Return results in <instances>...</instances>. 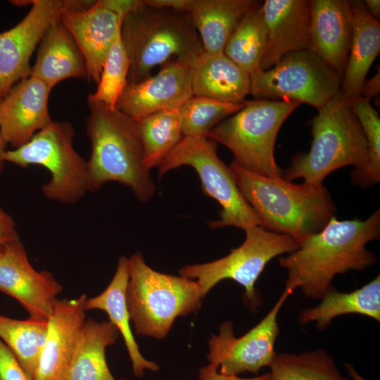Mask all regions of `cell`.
Returning <instances> with one entry per match:
<instances>
[{
  "label": "cell",
  "instance_id": "obj_25",
  "mask_svg": "<svg viewBox=\"0 0 380 380\" xmlns=\"http://www.w3.org/2000/svg\"><path fill=\"white\" fill-rule=\"evenodd\" d=\"M129 278V259L121 256L110 284L99 295L90 298H87L84 302V308L86 311L103 310L108 315L109 322L117 328L124 339L131 360L134 375L137 378H141L145 369L157 372L159 366L157 363L149 361L141 355L132 334L126 300Z\"/></svg>",
  "mask_w": 380,
  "mask_h": 380
},
{
  "label": "cell",
  "instance_id": "obj_35",
  "mask_svg": "<svg viewBox=\"0 0 380 380\" xmlns=\"http://www.w3.org/2000/svg\"><path fill=\"white\" fill-rule=\"evenodd\" d=\"M0 380H34L1 339Z\"/></svg>",
  "mask_w": 380,
  "mask_h": 380
},
{
  "label": "cell",
  "instance_id": "obj_17",
  "mask_svg": "<svg viewBox=\"0 0 380 380\" xmlns=\"http://www.w3.org/2000/svg\"><path fill=\"white\" fill-rule=\"evenodd\" d=\"M261 9L267 30L262 70L271 68L290 53L310 50V0H265Z\"/></svg>",
  "mask_w": 380,
  "mask_h": 380
},
{
  "label": "cell",
  "instance_id": "obj_5",
  "mask_svg": "<svg viewBox=\"0 0 380 380\" xmlns=\"http://www.w3.org/2000/svg\"><path fill=\"white\" fill-rule=\"evenodd\" d=\"M311 122L312 140L308 153L293 156L281 177L292 182L322 184L334 171L353 165L363 167L367 158V143L349 101L341 91L333 96Z\"/></svg>",
  "mask_w": 380,
  "mask_h": 380
},
{
  "label": "cell",
  "instance_id": "obj_15",
  "mask_svg": "<svg viewBox=\"0 0 380 380\" xmlns=\"http://www.w3.org/2000/svg\"><path fill=\"white\" fill-rule=\"evenodd\" d=\"M192 96L191 67L175 60L164 64L153 76L127 82L115 108L137 120L159 111L179 109Z\"/></svg>",
  "mask_w": 380,
  "mask_h": 380
},
{
  "label": "cell",
  "instance_id": "obj_23",
  "mask_svg": "<svg viewBox=\"0 0 380 380\" xmlns=\"http://www.w3.org/2000/svg\"><path fill=\"white\" fill-rule=\"evenodd\" d=\"M261 4L254 0H191L187 13L203 51L224 53L227 41L242 20Z\"/></svg>",
  "mask_w": 380,
  "mask_h": 380
},
{
  "label": "cell",
  "instance_id": "obj_24",
  "mask_svg": "<svg viewBox=\"0 0 380 380\" xmlns=\"http://www.w3.org/2000/svg\"><path fill=\"white\" fill-rule=\"evenodd\" d=\"M353 33L348 59L340 91L349 101L361 96L366 77L380 51V23L364 1H350Z\"/></svg>",
  "mask_w": 380,
  "mask_h": 380
},
{
  "label": "cell",
  "instance_id": "obj_27",
  "mask_svg": "<svg viewBox=\"0 0 380 380\" xmlns=\"http://www.w3.org/2000/svg\"><path fill=\"white\" fill-rule=\"evenodd\" d=\"M357 314L380 321V276L361 288L350 292L330 289L314 308L302 310L298 322L305 325L315 322L319 330L328 327L332 320L339 316Z\"/></svg>",
  "mask_w": 380,
  "mask_h": 380
},
{
  "label": "cell",
  "instance_id": "obj_6",
  "mask_svg": "<svg viewBox=\"0 0 380 380\" xmlns=\"http://www.w3.org/2000/svg\"><path fill=\"white\" fill-rule=\"evenodd\" d=\"M128 259L126 300L135 333L164 338L177 317L199 308L203 298L201 288L188 277L155 271L140 252Z\"/></svg>",
  "mask_w": 380,
  "mask_h": 380
},
{
  "label": "cell",
  "instance_id": "obj_14",
  "mask_svg": "<svg viewBox=\"0 0 380 380\" xmlns=\"http://www.w3.org/2000/svg\"><path fill=\"white\" fill-rule=\"evenodd\" d=\"M62 285L49 271H37L18 235L0 253V291L16 299L30 317L48 319Z\"/></svg>",
  "mask_w": 380,
  "mask_h": 380
},
{
  "label": "cell",
  "instance_id": "obj_31",
  "mask_svg": "<svg viewBox=\"0 0 380 380\" xmlns=\"http://www.w3.org/2000/svg\"><path fill=\"white\" fill-rule=\"evenodd\" d=\"M270 367V380H349L322 348L302 353H277Z\"/></svg>",
  "mask_w": 380,
  "mask_h": 380
},
{
  "label": "cell",
  "instance_id": "obj_30",
  "mask_svg": "<svg viewBox=\"0 0 380 380\" xmlns=\"http://www.w3.org/2000/svg\"><path fill=\"white\" fill-rule=\"evenodd\" d=\"M262 4L248 13L227 41L224 53L250 75L260 70L267 42Z\"/></svg>",
  "mask_w": 380,
  "mask_h": 380
},
{
  "label": "cell",
  "instance_id": "obj_39",
  "mask_svg": "<svg viewBox=\"0 0 380 380\" xmlns=\"http://www.w3.org/2000/svg\"><path fill=\"white\" fill-rule=\"evenodd\" d=\"M191 0H143L144 4L158 8L187 12Z\"/></svg>",
  "mask_w": 380,
  "mask_h": 380
},
{
  "label": "cell",
  "instance_id": "obj_19",
  "mask_svg": "<svg viewBox=\"0 0 380 380\" xmlns=\"http://www.w3.org/2000/svg\"><path fill=\"white\" fill-rule=\"evenodd\" d=\"M61 20L84 57L87 79L97 84L122 19L107 8L102 0H99L84 8L67 10L62 14Z\"/></svg>",
  "mask_w": 380,
  "mask_h": 380
},
{
  "label": "cell",
  "instance_id": "obj_33",
  "mask_svg": "<svg viewBox=\"0 0 380 380\" xmlns=\"http://www.w3.org/2000/svg\"><path fill=\"white\" fill-rule=\"evenodd\" d=\"M246 102L232 103L192 96L179 110L183 137H208L218 123L240 110Z\"/></svg>",
  "mask_w": 380,
  "mask_h": 380
},
{
  "label": "cell",
  "instance_id": "obj_38",
  "mask_svg": "<svg viewBox=\"0 0 380 380\" xmlns=\"http://www.w3.org/2000/svg\"><path fill=\"white\" fill-rule=\"evenodd\" d=\"M18 234L13 217L0 208V253Z\"/></svg>",
  "mask_w": 380,
  "mask_h": 380
},
{
  "label": "cell",
  "instance_id": "obj_12",
  "mask_svg": "<svg viewBox=\"0 0 380 380\" xmlns=\"http://www.w3.org/2000/svg\"><path fill=\"white\" fill-rule=\"evenodd\" d=\"M14 1L30 4L27 15L12 28L0 33V100L11 88L31 75V56L49 26L68 9L84 6L86 1Z\"/></svg>",
  "mask_w": 380,
  "mask_h": 380
},
{
  "label": "cell",
  "instance_id": "obj_2",
  "mask_svg": "<svg viewBox=\"0 0 380 380\" xmlns=\"http://www.w3.org/2000/svg\"><path fill=\"white\" fill-rule=\"evenodd\" d=\"M229 167L242 196L257 215L259 226L269 232L289 236L299 244L335 216L331 196L322 184H296L281 177L262 176L234 161Z\"/></svg>",
  "mask_w": 380,
  "mask_h": 380
},
{
  "label": "cell",
  "instance_id": "obj_11",
  "mask_svg": "<svg viewBox=\"0 0 380 380\" xmlns=\"http://www.w3.org/2000/svg\"><path fill=\"white\" fill-rule=\"evenodd\" d=\"M339 74L310 50L292 52L267 70L251 75L255 99L289 101L322 108L340 91Z\"/></svg>",
  "mask_w": 380,
  "mask_h": 380
},
{
  "label": "cell",
  "instance_id": "obj_8",
  "mask_svg": "<svg viewBox=\"0 0 380 380\" xmlns=\"http://www.w3.org/2000/svg\"><path fill=\"white\" fill-rule=\"evenodd\" d=\"M75 130L68 121H52L27 143L6 150L4 159L21 167L41 165L50 180L42 186L48 199L75 204L88 191L87 161L73 147Z\"/></svg>",
  "mask_w": 380,
  "mask_h": 380
},
{
  "label": "cell",
  "instance_id": "obj_1",
  "mask_svg": "<svg viewBox=\"0 0 380 380\" xmlns=\"http://www.w3.org/2000/svg\"><path fill=\"white\" fill-rule=\"evenodd\" d=\"M379 237V208L365 220L332 217L320 232L279 258L287 273L285 288L292 292L300 289L307 298L321 299L334 288L337 274L362 271L376 263V256L366 245Z\"/></svg>",
  "mask_w": 380,
  "mask_h": 380
},
{
  "label": "cell",
  "instance_id": "obj_36",
  "mask_svg": "<svg viewBox=\"0 0 380 380\" xmlns=\"http://www.w3.org/2000/svg\"><path fill=\"white\" fill-rule=\"evenodd\" d=\"M218 367L209 363L202 367L199 372L200 380H270V373H265L258 376L252 378H241L238 376H226L217 372Z\"/></svg>",
  "mask_w": 380,
  "mask_h": 380
},
{
  "label": "cell",
  "instance_id": "obj_26",
  "mask_svg": "<svg viewBox=\"0 0 380 380\" xmlns=\"http://www.w3.org/2000/svg\"><path fill=\"white\" fill-rule=\"evenodd\" d=\"M119 334L110 322L86 319L63 380H116L108 368L106 350Z\"/></svg>",
  "mask_w": 380,
  "mask_h": 380
},
{
  "label": "cell",
  "instance_id": "obj_40",
  "mask_svg": "<svg viewBox=\"0 0 380 380\" xmlns=\"http://www.w3.org/2000/svg\"><path fill=\"white\" fill-rule=\"evenodd\" d=\"M379 70L369 80L366 81L361 92V96L371 100L372 98L379 94L380 90Z\"/></svg>",
  "mask_w": 380,
  "mask_h": 380
},
{
  "label": "cell",
  "instance_id": "obj_20",
  "mask_svg": "<svg viewBox=\"0 0 380 380\" xmlns=\"http://www.w3.org/2000/svg\"><path fill=\"white\" fill-rule=\"evenodd\" d=\"M310 51L341 76L345 72L353 33L350 1L310 0Z\"/></svg>",
  "mask_w": 380,
  "mask_h": 380
},
{
  "label": "cell",
  "instance_id": "obj_7",
  "mask_svg": "<svg viewBox=\"0 0 380 380\" xmlns=\"http://www.w3.org/2000/svg\"><path fill=\"white\" fill-rule=\"evenodd\" d=\"M299 103L255 99L246 101L236 113L218 123L208 137L225 146L237 165L268 177L281 176L274 158L278 132Z\"/></svg>",
  "mask_w": 380,
  "mask_h": 380
},
{
  "label": "cell",
  "instance_id": "obj_4",
  "mask_svg": "<svg viewBox=\"0 0 380 380\" xmlns=\"http://www.w3.org/2000/svg\"><path fill=\"white\" fill-rule=\"evenodd\" d=\"M120 37L129 60L128 83L147 78L156 66L172 56L191 67L203 53L193 21L184 11L143 4L122 20Z\"/></svg>",
  "mask_w": 380,
  "mask_h": 380
},
{
  "label": "cell",
  "instance_id": "obj_42",
  "mask_svg": "<svg viewBox=\"0 0 380 380\" xmlns=\"http://www.w3.org/2000/svg\"><path fill=\"white\" fill-rule=\"evenodd\" d=\"M347 372L352 380H366L355 369V367L350 363L345 364Z\"/></svg>",
  "mask_w": 380,
  "mask_h": 380
},
{
  "label": "cell",
  "instance_id": "obj_3",
  "mask_svg": "<svg viewBox=\"0 0 380 380\" xmlns=\"http://www.w3.org/2000/svg\"><path fill=\"white\" fill-rule=\"evenodd\" d=\"M88 191H96L106 182H118L129 187L139 201L147 202L156 187L134 120L99 102L88 101Z\"/></svg>",
  "mask_w": 380,
  "mask_h": 380
},
{
  "label": "cell",
  "instance_id": "obj_21",
  "mask_svg": "<svg viewBox=\"0 0 380 380\" xmlns=\"http://www.w3.org/2000/svg\"><path fill=\"white\" fill-rule=\"evenodd\" d=\"M31 75L52 89L69 78H87L84 57L61 18L48 28L38 47Z\"/></svg>",
  "mask_w": 380,
  "mask_h": 380
},
{
  "label": "cell",
  "instance_id": "obj_16",
  "mask_svg": "<svg viewBox=\"0 0 380 380\" xmlns=\"http://www.w3.org/2000/svg\"><path fill=\"white\" fill-rule=\"evenodd\" d=\"M51 90L30 75L15 84L0 100V129L6 144L18 148L52 122L49 112Z\"/></svg>",
  "mask_w": 380,
  "mask_h": 380
},
{
  "label": "cell",
  "instance_id": "obj_13",
  "mask_svg": "<svg viewBox=\"0 0 380 380\" xmlns=\"http://www.w3.org/2000/svg\"><path fill=\"white\" fill-rule=\"evenodd\" d=\"M284 291L267 314L242 336L236 338L231 322L220 327L218 335L208 341L210 363L220 366V372L226 376H238L244 372L257 374L264 367H270L276 355L275 343L279 333L277 317L284 302L292 294Z\"/></svg>",
  "mask_w": 380,
  "mask_h": 380
},
{
  "label": "cell",
  "instance_id": "obj_18",
  "mask_svg": "<svg viewBox=\"0 0 380 380\" xmlns=\"http://www.w3.org/2000/svg\"><path fill=\"white\" fill-rule=\"evenodd\" d=\"M85 294L57 299L48 319L46 341L34 380H63L86 320Z\"/></svg>",
  "mask_w": 380,
  "mask_h": 380
},
{
  "label": "cell",
  "instance_id": "obj_32",
  "mask_svg": "<svg viewBox=\"0 0 380 380\" xmlns=\"http://www.w3.org/2000/svg\"><path fill=\"white\" fill-rule=\"evenodd\" d=\"M349 103L366 137L368 151L363 167L352 171L351 182L370 187L380 182V118L368 99L360 96Z\"/></svg>",
  "mask_w": 380,
  "mask_h": 380
},
{
  "label": "cell",
  "instance_id": "obj_37",
  "mask_svg": "<svg viewBox=\"0 0 380 380\" xmlns=\"http://www.w3.org/2000/svg\"><path fill=\"white\" fill-rule=\"evenodd\" d=\"M105 6L122 20L143 6V0H102Z\"/></svg>",
  "mask_w": 380,
  "mask_h": 380
},
{
  "label": "cell",
  "instance_id": "obj_29",
  "mask_svg": "<svg viewBox=\"0 0 380 380\" xmlns=\"http://www.w3.org/2000/svg\"><path fill=\"white\" fill-rule=\"evenodd\" d=\"M179 110L159 111L134 120L146 162L150 169L158 167L183 137Z\"/></svg>",
  "mask_w": 380,
  "mask_h": 380
},
{
  "label": "cell",
  "instance_id": "obj_9",
  "mask_svg": "<svg viewBox=\"0 0 380 380\" xmlns=\"http://www.w3.org/2000/svg\"><path fill=\"white\" fill-rule=\"evenodd\" d=\"M182 165L197 172L203 193L221 206L220 219L208 222L211 229L259 226L260 221L239 190L229 166L220 159L216 142L209 137H183L158 165V177Z\"/></svg>",
  "mask_w": 380,
  "mask_h": 380
},
{
  "label": "cell",
  "instance_id": "obj_41",
  "mask_svg": "<svg viewBox=\"0 0 380 380\" xmlns=\"http://www.w3.org/2000/svg\"><path fill=\"white\" fill-rule=\"evenodd\" d=\"M364 4L369 13L377 20L380 18V1L379 0H365Z\"/></svg>",
  "mask_w": 380,
  "mask_h": 380
},
{
  "label": "cell",
  "instance_id": "obj_34",
  "mask_svg": "<svg viewBox=\"0 0 380 380\" xmlns=\"http://www.w3.org/2000/svg\"><path fill=\"white\" fill-rule=\"evenodd\" d=\"M129 70V60L120 29L106 57L96 90L89 95L88 101L99 102L115 108L127 84Z\"/></svg>",
  "mask_w": 380,
  "mask_h": 380
},
{
  "label": "cell",
  "instance_id": "obj_22",
  "mask_svg": "<svg viewBox=\"0 0 380 380\" xmlns=\"http://www.w3.org/2000/svg\"><path fill=\"white\" fill-rule=\"evenodd\" d=\"M193 96L242 103L251 92V75L224 53H203L191 66Z\"/></svg>",
  "mask_w": 380,
  "mask_h": 380
},
{
  "label": "cell",
  "instance_id": "obj_43",
  "mask_svg": "<svg viewBox=\"0 0 380 380\" xmlns=\"http://www.w3.org/2000/svg\"><path fill=\"white\" fill-rule=\"evenodd\" d=\"M6 143L3 138V136L1 134V129H0V173L3 171L4 167L5 161L4 159V156L6 151Z\"/></svg>",
  "mask_w": 380,
  "mask_h": 380
},
{
  "label": "cell",
  "instance_id": "obj_28",
  "mask_svg": "<svg viewBox=\"0 0 380 380\" xmlns=\"http://www.w3.org/2000/svg\"><path fill=\"white\" fill-rule=\"evenodd\" d=\"M47 329L48 319H16L0 315V339L33 379Z\"/></svg>",
  "mask_w": 380,
  "mask_h": 380
},
{
  "label": "cell",
  "instance_id": "obj_10",
  "mask_svg": "<svg viewBox=\"0 0 380 380\" xmlns=\"http://www.w3.org/2000/svg\"><path fill=\"white\" fill-rule=\"evenodd\" d=\"M244 231L243 243L232 249L227 255L210 262L186 265L179 273L196 279L203 298L222 280L232 279L244 288V299L255 309L260 305L261 298L255 284L265 266L273 258L296 250L298 243L289 236L269 232L260 226Z\"/></svg>",
  "mask_w": 380,
  "mask_h": 380
}]
</instances>
